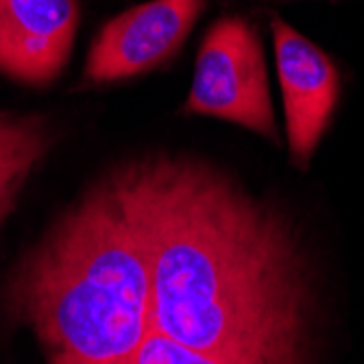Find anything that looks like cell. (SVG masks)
<instances>
[{
  "mask_svg": "<svg viewBox=\"0 0 364 364\" xmlns=\"http://www.w3.org/2000/svg\"><path fill=\"white\" fill-rule=\"evenodd\" d=\"M79 0H0V75L44 87L70 59Z\"/></svg>",
  "mask_w": 364,
  "mask_h": 364,
  "instance_id": "8992f818",
  "label": "cell"
},
{
  "mask_svg": "<svg viewBox=\"0 0 364 364\" xmlns=\"http://www.w3.org/2000/svg\"><path fill=\"white\" fill-rule=\"evenodd\" d=\"M183 114L236 122L277 142L267 61L249 20L223 16L210 26L196 55Z\"/></svg>",
  "mask_w": 364,
  "mask_h": 364,
  "instance_id": "3957f363",
  "label": "cell"
},
{
  "mask_svg": "<svg viewBox=\"0 0 364 364\" xmlns=\"http://www.w3.org/2000/svg\"><path fill=\"white\" fill-rule=\"evenodd\" d=\"M127 364H236V362L190 349L168 336H164L159 329L151 325L142 345Z\"/></svg>",
  "mask_w": 364,
  "mask_h": 364,
  "instance_id": "ba28073f",
  "label": "cell"
},
{
  "mask_svg": "<svg viewBox=\"0 0 364 364\" xmlns=\"http://www.w3.org/2000/svg\"><path fill=\"white\" fill-rule=\"evenodd\" d=\"M271 31L290 157L294 166L306 168L336 109L341 77L336 63L282 18H273Z\"/></svg>",
  "mask_w": 364,
  "mask_h": 364,
  "instance_id": "5b68a950",
  "label": "cell"
},
{
  "mask_svg": "<svg viewBox=\"0 0 364 364\" xmlns=\"http://www.w3.org/2000/svg\"><path fill=\"white\" fill-rule=\"evenodd\" d=\"M208 0H151L109 20L92 42L83 79L92 85L144 75L175 57Z\"/></svg>",
  "mask_w": 364,
  "mask_h": 364,
  "instance_id": "277c9868",
  "label": "cell"
},
{
  "mask_svg": "<svg viewBox=\"0 0 364 364\" xmlns=\"http://www.w3.org/2000/svg\"><path fill=\"white\" fill-rule=\"evenodd\" d=\"M107 175L146 255L155 329L236 364H306L312 290L279 210L190 155Z\"/></svg>",
  "mask_w": 364,
  "mask_h": 364,
  "instance_id": "6da1fadb",
  "label": "cell"
},
{
  "mask_svg": "<svg viewBox=\"0 0 364 364\" xmlns=\"http://www.w3.org/2000/svg\"><path fill=\"white\" fill-rule=\"evenodd\" d=\"M57 142L55 122L36 112L0 109V225Z\"/></svg>",
  "mask_w": 364,
  "mask_h": 364,
  "instance_id": "52a82bcc",
  "label": "cell"
},
{
  "mask_svg": "<svg viewBox=\"0 0 364 364\" xmlns=\"http://www.w3.org/2000/svg\"><path fill=\"white\" fill-rule=\"evenodd\" d=\"M46 364H127L151 327L144 249L105 173L33 245L7 284Z\"/></svg>",
  "mask_w": 364,
  "mask_h": 364,
  "instance_id": "7a4b0ae2",
  "label": "cell"
}]
</instances>
